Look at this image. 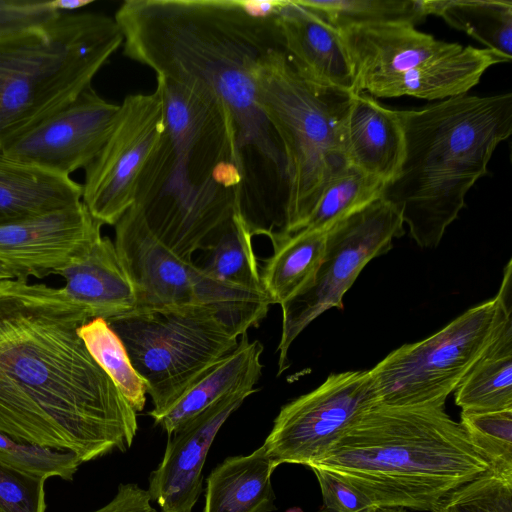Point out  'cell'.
<instances>
[{
    "mask_svg": "<svg viewBox=\"0 0 512 512\" xmlns=\"http://www.w3.org/2000/svg\"><path fill=\"white\" fill-rule=\"evenodd\" d=\"M91 319L63 287L0 281L1 433L82 463L132 446L136 412L79 335Z\"/></svg>",
    "mask_w": 512,
    "mask_h": 512,
    "instance_id": "1",
    "label": "cell"
},
{
    "mask_svg": "<svg viewBox=\"0 0 512 512\" xmlns=\"http://www.w3.org/2000/svg\"><path fill=\"white\" fill-rule=\"evenodd\" d=\"M285 0H127L114 18L124 54L157 77L195 82L225 104L236 127L243 169L241 202L281 207L286 159L258 105L256 68L282 49L277 14Z\"/></svg>",
    "mask_w": 512,
    "mask_h": 512,
    "instance_id": "2",
    "label": "cell"
},
{
    "mask_svg": "<svg viewBox=\"0 0 512 512\" xmlns=\"http://www.w3.org/2000/svg\"><path fill=\"white\" fill-rule=\"evenodd\" d=\"M157 86L166 133L142 173L133 206L160 242L193 261L239 206L243 169L237 131L208 87L159 77Z\"/></svg>",
    "mask_w": 512,
    "mask_h": 512,
    "instance_id": "3",
    "label": "cell"
},
{
    "mask_svg": "<svg viewBox=\"0 0 512 512\" xmlns=\"http://www.w3.org/2000/svg\"><path fill=\"white\" fill-rule=\"evenodd\" d=\"M376 507L431 511L453 490L491 469L444 407L376 404L317 461Z\"/></svg>",
    "mask_w": 512,
    "mask_h": 512,
    "instance_id": "4",
    "label": "cell"
},
{
    "mask_svg": "<svg viewBox=\"0 0 512 512\" xmlns=\"http://www.w3.org/2000/svg\"><path fill=\"white\" fill-rule=\"evenodd\" d=\"M404 137L400 167L381 198L422 248H435L487 173L498 144L512 133V93L460 95L397 110Z\"/></svg>",
    "mask_w": 512,
    "mask_h": 512,
    "instance_id": "5",
    "label": "cell"
},
{
    "mask_svg": "<svg viewBox=\"0 0 512 512\" xmlns=\"http://www.w3.org/2000/svg\"><path fill=\"white\" fill-rule=\"evenodd\" d=\"M123 44L114 17L60 13L0 35V142L75 100Z\"/></svg>",
    "mask_w": 512,
    "mask_h": 512,
    "instance_id": "6",
    "label": "cell"
},
{
    "mask_svg": "<svg viewBox=\"0 0 512 512\" xmlns=\"http://www.w3.org/2000/svg\"><path fill=\"white\" fill-rule=\"evenodd\" d=\"M255 79L258 105L286 159L287 236L304 227L326 184L348 165L342 124L352 93L308 82L281 48L260 60Z\"/></svg>",
    "mask_w": 512,
    "mask_h": 512,
    "instance_id": "7",
    "label": "cell"
},
{
    "mask_svg": "<svg viewBox=\"0 0 512 512\" xmlns=\"http://www.w3.org/2000/svg\"><path fill=\"white\" fill-rule=\"evenodd\" d=\"M107 322L146 385L153 420L238 344L216 311L202 304L134 309Z\"/></svg>",
    "mask_w": 512,
    "mask_h": 512,
    "instance_id": "8",
    "label": "cell"
},
{
    "mask_svg": "<svg viewBox=\"0 0 512 512\" xmlns=\"http://www.w3.org/2000/svg\"><path fill=\"white\" fill-rule=\"evenodd\" d=\"M502 301L478 304L424 340L389 353L370 371L380 404L444 407L491 342Z\"/></svg>",
    "mask_w": 512,
    "mask_h": 512,
    "instance_id": "9",
    "label": "cell"
},
{
    "mask_svg": "<svg viewBox=\"0 0 512 512\" xmlns=\"http://www.w3.org/2000/svg\"><path fill=\"white\" fill-rule=\"evenodd\" d=\"M405 233L394 207L378 198L333 224L314 281L281 304L282 330L278 345V373L288 367V351L298 335L331 308L342 309L343 297L363 268L386 254L393 240Z\"/></svg>",
    "mask_w": 512,
    "mask_h": 512,
    "instance_id": "10",
    "label": "cell"
},
{
    "mask_svg": "<svg viewBox=\"0 0 512 512\" xmlns=\"http://www.w3.org/2000/svg\"><path fill=\"white\" fill-rule=\"evenodd\" d=\"M161 89L128 95L112 129L85 168L82 202L99 223L115 225L134 205L142 173L166 133Z\"/></svg>",
    "mask_w": 512,
    "mask_h": 512,
    "instance_id": "11",
    "label": "cell"
},
{
    "mask_svg": "<svg viewBox=\"0 0 512 512\" xmlns=\"http://www.w3.org/2000/svg\"><path fill=\"white\" fill-rule=\"evenodd\" d=\"M378 403L369 370L331 373L320 386L282 406L262 445L277 466L309 467Z\"/></svg>",
    "mask_w": 512,
    "mask_h": 512,
    "instance_id": "12",
    "label": "cell"
},
{
    "mask_svg": "<svg viewBox=\"0 0 512 512\" xmlns=\"http://www.w3.org/2000/svg\"><path fill=\"white\" fill-rule=\"evenodd\" d=\"M118 108L90 86L33 127L1 141L0 150L23 164L70 177L99 154Z\"/></svg>",
    "mask_w": 512,
    "mask_h": 512,
    "instance_id": "13",
    "label": "cell"
},
{
    "mask_svg": "<svg viewBox=\"0 0 512 512\" xmlns=\"http://www.w3.org/2000/svg\"><path fill=\"white\" fill-rule=\"evenodd\" d=\"M101 226L82 200L0 223V261L23 279L59 274L102 236Z\"/></svg>",
    "mask_w": 512,
    "mask_h": 512,
    "instance_id": "14",
    "label": "cell"
},
{
    "mask_svg": "<svg viewBox=\"0 0 512 512\" xmlns=\"http://www.w3.org/2000/svg\"><path fill=\"white\" fill-rule=\"evenodd\" d=\"M114 245L135 290V309L198 304L201 270L160 242L134 206L115 224Z\"/></svg>",
    "mask_w": 512,
    "mask_h": 512,
    "instance_id": "15",
    "label": "cell"
},
{
    "mask_svg": "<svg viewBox=\"0 0 512 512\" xmlns=\"http://www.w3.org/2000/svg\"><path fill=\"white\" fill-rule=\"evenodd\" d=\"M255 391L222 397L168 436L163 458L150 474L147 489L162 512H192L203 491V467L218 431Z\"/></svg>",
    "mask_w": 512,
    "mask_h": 512,
    "instance_id": "16",
    "label": "cell"
},
{
    "mask_svg": "<svg viewBox=\"0 0 512 512\" xmlns=\"http://www.w3.org/2000/svg\"><path fill=\"white\" fill-rule=\"evenodd\" d=\"M348 54L356 91L371 81L409 71L463 46L436 39L410 23L354 26L338 30Z\"/></svg>",
    "mask_w": 512,
    "mask_h": 512,
    "instance_id": "17",
    "label": "cell"
},
{
    "mask_svg": "<svg viewBox=\"0 0 512 512\" xmlns=\"http://www.w3.org/2000/svg\"><path fill=\"white\" fill-rule=\"evenodd\" d=\"M277 25L282 49L300 76L321 87L356 92L351 63L337 29L297 0H285Z\"/></svg>",
    "mask_w": 512,
    "mask_h": 512,
    "instance_id": "18",
    "label": "cell"
},
{
    "mask_svg": "<svg viewBox=\"0 0 512 512\" xmlns=\"http://www.w3.org/2000/svg\"><path fill=\"white\" fill-rule=\"evenodd\" d=\"M344 154L349 165L385 184L396 175L404 152V137L397 110L373 96L351 94L342 124Z\"/></svg>",
    "mask_w": 512,
    "mask_h": 512,
    "instance_id": "19",
    "label": "cell"
},
{
    "mask_svg": "<svg viewBox=\"0 0 512 512\" xmlns=\"http://www.w3.org/2000/svg\"><path fill=\"white\" fill-rule=\"evenodd\" d=\"M510 61L490 49L466 46L409 71L371 81L362 91L374 98L411 96L441 101L466 94L487 69Z\"/></svg>",
    "mask_w": 512,
    "mask_h": 512,
    "instance_id": "20",
    "label": "cell"
},
{
    "mask_svg": "<svg viewBox=\"0 0 512 512\" xmlns=\"http://www.w3.org/2000/svg\"><path fill=\"white\" fill-rule=\"evenodd\" d=\"M58 275L65 279L64 291L93 318L107 321L136 308L133 284L108 237H99Z\"/></svg>",
    "mask_w": 512,
    "mask_h": 512,
    "instance_id": "21",
    "label": "cell"
},
{
    "mask_svg": "<svg viewBox=\"0 0 512 512\" xmlns=\"http://www.w3.org/2000/svg\"><path fill=\"white\" fill-rule=\"evenodd\" d=\"M497 296L502 314L495 334L455 390L463 412L512 409V280L502 279Z\"/></svg>",
    "mask_w": 512,
    "mask_h": 512,
    "instance_id": "22",
    "label": "cell"
},
{
    "mask_svg": "<svg viewBox=\"0 0 512 512\" xmlns=\"http://www.w3.org/2000/svg\"><path fill=\"white\" fill-rule=\"evenodd\" d=\"M260 341H249L247 333L241 336L236 348L221 358L193 383L182 396L160 417L156 425L171 435L180 425L191 419L222 397L241 391H252L262 373Z\"/></svg>",
    "mask_w": 512,
    "mask_h": 512,
    "instance_id": "23",
    "label": "cell"
},
{
    "mask_svg": "<svg viewBox=\"0 0 512 512\" xmlns=\"http://www.w3.org/2000/svg\"><path fill=\"white\" fill-rule=\"evenodd\" d=\"M278 467L260 446L251 454L227 457L208 475L203 512H272L271 475Z\"/></svg>",
    "mask_w": 512,
    "mask_h": 512,
    "instance_id": "24",
    "label": "cell"
},
{
    "mask_svg": "<svg viewBox=\"0 0 512 512\" xmlns=\"http://www.w3.org/2000/svg\"><path fill=\"white\" fill-rule=\"evenodd\" d=\"M82 185L23 164L0 150V223L78 202Z\"/></svg>",
    "mask_w": 512,
    "mask_h": 512,
    "instance_id": "25",
    "label": "cell"
},
{
    "mask_svg": "<svg viewBox=\"0 0 512 512\" xmlns=\"http://www.w3.org/2000/svg\"><path fill=\"white\" fill-rule=\"evenodd\" d=\"M327 230L301 229L273 246L265 261L262 286L272 304H283L306 289L321 264Z\"/></svg>",
    "mask_w": 512,
    "mask_h": 512,
    "instance_id": "26",
    "label": "cell"
},
{
    "mask_svg": "<svg viewBox=\"0 0 512 512\" xmlns=\"http://www.w3.org/2000/svg\"><path fill=\"white\" fill-rule=\"evenodd\" d=\"M252 237L236 210L231 219L200 250L203 251L201 260L193 262L216 281L250 291H264Z\"/></svg>",
    "mask_w": 512,
    "mask_h": 512,
    "instance_id": "27",
    "label": "cell"
},
{
    "mask_svg": "<svg viewBox=\"0 0 512 512\" xmlns=\"http://www.w3.org/2000/svg\"><path fill=\"white\" fill-rule=\"evenodd\" d=\"M429 15L512 59V2L498 0H427Z\"/></svg>",
    "mask_w": 512,
    "mask_h": 512,
    "instance_id": "28",
    "label": "cell"
},
{
    "mask_svg": "<svg viewBox=\"0 0 512 512\" xmlns=\"http://www.w3.org/2000/svg\"><path fill=\"white\" fill-rule=\"evenodd\" d=\"M337 30L373 24L422 22L427 0H297Z\"/></svg>",
    "mask_w": 512,
    "mask_h": 512,
    "instance_id": "29",
    "label": "cell"
},
{
    "mask_svg": "<svg viewBox=\"0 0 512 512\" xmlns=\"http://www.w3.org/2000/svg\"><path fill=\"white\" fill-rule=\"evenodd\" d=\"M87 350L118 387L125 399L140 412L146 403V385L133 367L120 337L103 318H93L79 328Z\"/></svg>",
    "mask_w": 512,
    "mask_h": 512,
    "instance_id": "30",
    "label": "cell"
},
{
    "mask_svg": "<svg viewBox=\"0 0 512 512\" xmlns=\"http://www.w3.org/2000/svg\"><path fill=\"white\" fill-rule=\"evenodd\" d=\"M385 183L351 165L324 187L302 229L328 230L333 224L381 198Z\"/></svg>",
    "mask_w": 512,
    "mask_h": 512,
    "instance_id": "31",
    "label": "cell"
},
{
    "mask_svg": "<svg viewBox=\"0 0 512 512\" xmlns=\"http://www.w3.org/2000/svg\"><path fill=\"white\" fill-rule=\"evenodd\" d=\"M459 423L471 443L490 462L491 470L512 477V409L462 411Z\"/></svg>",
    "mask_w": 512,
    "mask_h": 512,
    "instance_id": "32",
    "label": "cell"
},
{
    "mask_svg": "<svg viewBox=\"0 0 512 512\" xmlns=\"http://www.w3.org/2000/svg\"><path fill=\"white\" fill-rule=\"evenodd\" d=\"M431 512H512V477L490 469L450 492Z\"/></svg>",
    "mask_w": 512,
    "mask_h": 512,
    "instance_id": "33",
    "label": "cell"
},
{
    "mask_svg": "<svg viewBox=\"0 0 512 512\" xmlns=\"http://www.w3.org/2000/svg\"><path fill=\"white\" fill-rule=\"evenodd\" d=\"M0 462L42 476L72 480L81 460L72 452L22 443L0 432Z\"/></svg>",
    "mask_w": 512,
    "mask_h": 512,
    "instance_id": "34",
    "label": "cell"
},
{
    "mask_svg": "<svg viewBox=\"0 0 512 512\" xmlns=\"http://www.w3.org/2000/svg\"><path fill=\"white\" fill-rule=\"evenodd\" d=\"M46 480L0 462V512H45Z\"/></svg>",
    "mask_w": 512,
    "mask_h": 512,
    "instance_id": "35",
    "label": "cell"
},
{
    "mask_svg": "<svg viewBox=\"0 0 512 512\" xmlns=\"http://www.w3.org/2000/svg\"><path fill=\"white\" fill-rule=\"evenodd\" d=\"M311 469L322 493L318 512H371L376 508L365 494L334 473L316 467Z\"/></svg>",
    "mask_w": 512,
    "mask_h": 512,
    "instance_id": "36",
    "label": "cell"
},
{
    "mask_svg": "<svg viewBox=\"0 0 512 512\" xmlns=\"http://www.w3.org/2000/svg\"><path fill=\"white\" fill-rule=\"evenodd\" d=\"M59 14L48 0H0V35L42 24Z\"/></svg>",
    "mask_w": 512,
    "mask_h": 512,
    "instance_id": "37",
    "label": "cell"
},
{
    "mask_svg": "<svg viewBox=\"0 0 512 512\" xmlns=\"http://www.w3.org/2000/svg\"><path fill=\"white\" fill-rule=\"evenodd\" d=\"M92 512H157L151 505L148 490L136 483L120 484L114 498Z\"/></svg>",
    "mask_w": 512,
    "mask_h": 512,
    "instance_id": "38",
    "label": "cell"
},
{
    "mask_svg": "<svg viewBox=\"0 0 512 512\" xmlns=\"http://www.w3.org/2000/svg\"><path fill=\"white\" fill-rule=\"evenodd\" d=\"M53 7L60 13H73L93 3L92 0H51Z\"/></svg>",
    "mask_w": 512,
    "mask_h": 512,
    "instance_id": "39",
    "label": "cell"
},
{
    "mask_svg": "<svg viewBox=\"0 0 512 512\" xmlns=\"http://www.w3.org/2000/svg\"><path fill=\"white\" fill-rule=\"evenodd\" d=\"M19 278L18 273L6 263L0 261V281Z\"/></svg>",
    "mask_w": 512,
    "mask_h": 512,
    "instance_id": "40",
    "label": "cell"
},
{
    "mask_svg": "<svg viewBox=\"0 0 512 512\" xmlns=\"http://www.w3.org/2000/svg\"><path fill=\"white\" fill-rule=\"evenodd\" d=\"M371 512H406L404 508L400 507H376Z\"/></svg>",
    "mask_w": 512,
    "mask_h": 512,
    "instance_id": "41",
    "label": "cell"
},
{
    "mask_svg": "<svg viewBox=\"0 0 512 512\" xmlns=\"http://www.w3.org/2000/svg\"><path fill=\"white\" fill-rule=\"evenodd\" d=\"M286 512H303V510L298 507H293V508L288 509Z\"/></svg>",
    "mask_w": 512,
    "mask_h": 512,
    "instance_id": "42",
    "label": "cell"
}]
</instances>
